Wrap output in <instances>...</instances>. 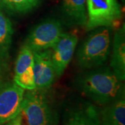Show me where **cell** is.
<instances>
[{"instance_id":"obj_1","label":"cell","mask_w":125,"mask_h":125,"mask_svg":"<svg viewBox=\"0 0 125 125\" xmlns=\"http://www.w3.org/2000/svg\"><path fill=\"white\" fill-rule=\"evenodd\" d=\"M74 85L84 96L102 106L125 96L124 81L105 65L79 74Z\"/></svg>"},{"instance_id":"obj_2","label":"cell","mask_w":125,"mask_h":125,"mask_svg":"<svg viewBox=\"0 0 125 125\" xmlns=\"http://www.w3.org/2000/svg\"><path fill=\"white\" fill-rule=\"evenodd\" d=\"M20 115L25 125H58L59 122L58 108L49 88L25 92Z\"/></svg>"},{"instance_id":"obj_3","label":"cell","mask_w":125,"mask_h":125,"mask_svg":"<svg viewBox=\"0 0 125 125\" xmlns=\"http://www.w3.org/2000/svg\"><path fill=\"white\" fill-rule=\"evenodd\" d=\"M90 31L76 54V64L83 70L104 65L111 51L113 28L98 27Z\"/></svg>"},{"instance_id":"obj_4","label":"cell","mask_w":125,"mask_h":125,"mask_svg":"<svg viewBox=\"0 0 125 125\" xmlns=\"http://www.w3.org/2000/svg\"><path fill=\"white\" fill-rule=\"evenodd\" d=\"M87 22L85 29L91 31L98 27H116L122 11L117 0H86Z\"/></svg>"},{"instance_id":"obj_5","label":"cell","mask_w":125,"mask_h":125,"mask_svg":"<svg viewBox=\"0 0 125 125\" xmlns=\"http://www.w3.org/2000/svg\"><path fill=\"white\" fill-rule=\"evenodd\" d=\"M65 31L61 22L56 19H47L32 29L24 44L34 52L50 49Z\"/></svg>"},{"instance_id":"obj_6","label":"cell","mask_w":125,"mask_h":125,"mask_svg":"<svg viewBox=\"0 0 125 125\" xmlns=\"http://www.w3.org/2000/svg\"><path fill=\"white\" fill-rule=\"evenodd\" d=\"M25 90L14 81L0 83V125L13 119L21 111Z\"/></svg>"},{"instance_id":"obj_7","label":"cell","mask_w":125,"mask_h":125,"mask_svg":"<svg viewBox=\"0 0 125 125\" xmlns=\"http://www.w3.org/2000/svg\"><path fill=\"white\" fill-rule=\"evenodd\" d=\"M78 42V37L72 33L64 32L50 49L52 61L56 77L61 76L71 61Z\"/></svg>"},{"instance_id":"obj_8","label":"cell","mask_w":125,"mask_h":125,"mask_svg":"<svg viewBox=\"0 0 125 125\" xmlns=\"http://www.w3.org/2000/svg\"><path fill=\"white\" fill-rule=\"evenodd\" d=\"M63 125H102L99 109L89 102L76 103L65 113Z\"/></svg>"},{"instance_id":"obj_9","label":"cell","mask_w":125,"mask_h":125,"mask_svg":"<svg viewBox=\"0 0 125 125\" xmlns=\"http://www.w3.org/2000/svg\"><path fill=\"white\" fill-rule=\"evenodd\" d=\"M13 34L12 23L0 10V83L9 78Z\"/></svg>"},{"instance_id":"obj_10","label":"cell","mask_w":125,"mask_h":125,"mask_svg":"<svg viewBox=\"0 0 125 125\" xmlns=\"http://www.w3.org/2000/svg\"><path fill=\"white\" fill-rule=\"evenodd\" d=\"M33 72L36 88H49L57 78L50 49L33 53Z\"/></svg>"},{"instance_id":"obj_11","label":"cell","mask_w":125,"mask_h":125,"mask_svg":"<svg viewBox=\"0 0 125 125\" xmlns=\"http://www.w3.org/2000/svg\"><path fill=\"white\" fill-rule=\"evenodd\" d=\"M110 67L120 80H125V25L118 27L112 40Z\"/></svg>"},{"instance_id":"obj_12","label":"cell","mask_w":125,"mask_h":125,"mask_svg":"<svg viewBox=\"0 0 125 125\" xmlns=\"http://www.w3.org/2000/svg\"><path fill=\"white\" fill-rule=\"evenodd\" d=\"M62 13L68 25L85 27L87 22L86 0H63Z\"/></svg>"},{"instance_id":"obj_13","label":"cell","mask_w":125,"mask_h":125,"mask_svg":"<svg viewBox=\"0 0 125 125\" xmlns=\"http://www.w3.org/2000/svg\"><path fill=\"white\" fill-rule=\"evenodd\" d=\"M102 125H125V96L99 109Z\"/></svg>"},{"instance_id":"obj_14","label":"cell","mask_w":125,"mask_h":125,"mask_svg":"<svg viewBox=\"0 0 125 125\" xmlns=\"http://www.w3.org/2000/svg\"><path fill=\"white\" fill-rule=\"evenodd\" d=\"M41 0H0V10L13 15L27 13L36 8Z\"/></svg>"},{"instance_id":"obj_15","label":"cell","mask_w":125,"mask_h":125,"mask_svg":"<svg viewBox=\"0 0 125 125\" xmlns=\"http://www.w3.org/2000/svg\"><path fill=\"white\" fill-rule=\"evenodd\" d=\"M33 66V52L25 44H24L19 52L15 64V74L18 75L28 68Z\"/></svg>"},{"instance_id":"obj_16","label":"cell","mask_w":125,"mask_h":125,"mask_svg":"<svg viewBox=\"0 0 125 125\" xmlns=\"http://www.w3.org/2000/svg\"><path fill=\"white\" fill-rule=\"evenodd\" d=\"M33 67V66H31L28 68L20 74L14 75V83L24 90H32L36 89V81Z\"/></svg>"},{"instance_id":"obj_17","label":"cell","mask_w":125,"mask_h":125,"mask_svg":"<svg viewBox=\"0 0 125 125\" xmlns=\"http://www.w3.org/2000/svg\"><path fill=\"white\" fill-rule=\"evenodd\" d=\"M6 125H22V117L20 115V113L18 114L15 117L12 119L11 120L6 123Z\"/></svg>"}]
</instances>
